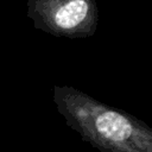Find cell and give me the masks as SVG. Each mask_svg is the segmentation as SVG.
Listing matches in <instances>:
<instances>
[{
  "mask_svg": "<svg viewBox=\"0 0 152 152\" xmlns=\"http://www.w3.org/2000/svg\"><path fill=\"white\" fill-rule=\"evenodd\" d=\"M58 113L84 142L101 152H152V129L124 109L71 86H53Z\"/></svg>",
  "mask_w": 152,
  "mask_h": 152,
  "instance_id": "obj_1",
  "label": "cell"
},
{
  "mask_svg": "<svg viewBox=\"0 0 152 152\" xmlns=\"http://www.w3.org/2000/svg\"><path fill=\"white\" fill-rule=\"evenodd\" d=\"M27 17L53 37L83 39L97 30L99 7L96 0H27Z\"/></svg>",
  "mask_w": 152,
  "mask_h": 152,
  "instance_id": "obj_2",
  "label": "cell"
}]
</instances>
